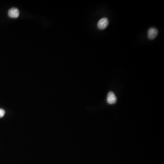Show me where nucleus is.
Segmentation results:
<instances>
[{
    "instance_id": "7ed1b4c3",
    "label": "nucleus",
    "mask_w": 164,
    "mask_h": 164,
    "mask_svg": "<svg viewBox=\"0 0 164 164\" xmlns=\"http://www.w3.org/2000/svg\"><path fill=\"white\" fill-rule=\"evenodd\" d=\"M158 34V31L155 27H151L148 31V37L150 39H154Z\"/></svg>"
},
{
    "instance_id": "20e7f679",
    "label": "nucleus",
    "mask_w": 164,
    "mask_h": 164,
    "mask_svg": "<svg viewBox=\"0 0 164 164\" xmlns=\"http://www.w3.org/2000/svg\"><path fill=\"white\" fill-rule=\"evenodd\" d=\"M19 11L16 8H12L9 10L8 15L11 18H17L19 16Z\"/></svg>"
},
{
    "instance_id": "39448f33",
    "label": "nucleus",
    "mask_w": 164,
    "mask_h": 164,
    "mask_svg": "<svg viewBox=\"0 0 164 164\" xmlns=\"http://www.w3.org/2000/svg\"><path fill=\"white\" fill-rule=\"evenodd\" d=\"M5 114V111L2 109H0V118L3 117Z\"/></svg>"
},
{
    "instance_id": "f03ea898",
    "label": "nucleus",
    "mask_w": 164,
    "mask_h": 164,
    "mask_svg": "<svg viewBox=\"0 0 164 164\" xmlns=\"http://www.w3.org/2000/svg\"><path fill=\"white\" fill-rule=\"evenodd\" d=\"M107 101L108 103L110 104H114L116 103V96L113 92L110 91L108 93L107 98Z\"/></svg>"
},
{
    "instance_id": "f257e3e1",
    "label": "nucleus",
    "mask_w": 164,
    "mask_h": 164,
    "mask_svg": "<svg viewBox=\"0 0 164 164\" xmlns=\"http://www.w3.org/2000/svg\"><path fill=\"white\" fill-rule=\"evenodd\" d=\"M109 21L106 17L101 19L98 23V27L100 29L103 30L106 29L109 25Z\"/></svg>"
}]
</instances>
